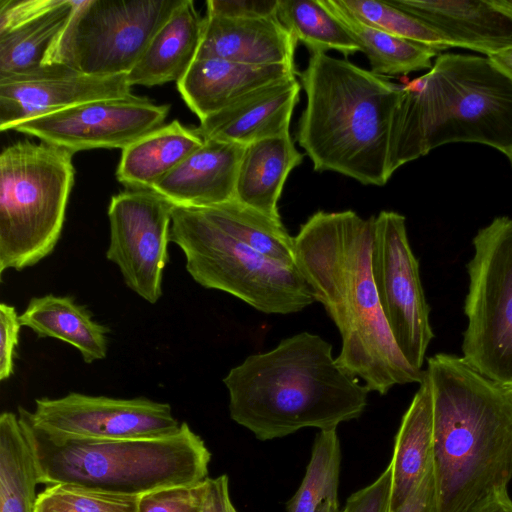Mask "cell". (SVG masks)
Returning <instances> with one entry per match:
<instances>
[{
	"mask_svg": "<svg viewBox=\"0 0 512 512\" xmlns=\"http://www.w3.org/2000/svg\"><path fill=\"white\" fill-rule=\"evenodd\" d=\"M373 216L352 210L317 211L294 236L295 263L336 325L342 347L337 364L385 395L393 386L420 383L388 327L372 275Z\"/></svg>",
	"mask_w": 512,
	"mask_h": 512,
	"instance_id": "1",
	"label": "cell"
},
{
	"mask_svg": "<svg viewBox=\"0 0 512 512\" xmlns=\"http://www.w3.org/2000/svg\"><path fill=\"white\" fill-rule=\"evenodd\" d=\"M223 383L231 419L260 441L309 427L337 429L362 415L369 393L337 364L332 345L309 332L248 356Z\"/></svg>",
	"mask_w": 512,
	"mask_h": 512,
	"instance_id": "3",
	"label": "cell"
},
{
	"mask_svg": "<svg viewBox=\"0 0 512 512\" xmlns=\"http://www.w3.org/2000/svg\"><path fill=\"white\" fill-rule=\"evenodd\" d=\"M170 106L145 97L79 104L13 125L9 130L39 138L73 153L95 148L125 149L160 128Z\"/></svg>",
	"mask_w": 512,
	"mask_h": 512,
	"instance_id": "14",
	"label": "cell"
},
{
	"mask_svg": "<svg viewBox=\"0 0 512 512\" xmlns=\"http://www.w3.org/2000/svg\"><path fill=\"white\" fill-rule=\"evenodd\" d=\"M341 446L337 429L320 430L302 483L287 503L288 512H316L324 502L338 504Z\"/></svg>",
	"mask_w": 512,
	"mask_h": 512,
	"instance_id": "31",
	"label": "cell"
},
{
	"mask_svg": "<svg viewBox=\"0 0 512 512\" xmlns=\"http://www.w3.org/2000/svg\"><path fill=\"white\" fill-rule=\"evenodd\" d=\"M322 2L358 43L374 74L391 77L431 69L432 59L439 52L436 49L367 25L339 6L336 0Z\"/></svg>",
	"mask_w": 512,
	"mask_h": 512,
	"instance_id": "27",
	"label": "cell"
},
{
	"mask_svg": "<svg viewBox=\"0 0 512 512\" xmlns=\"http://www.w3.org/2000/svg\"><path fill=\"white\" fill-rule=\"evenodd\" d=\"M78 4L61 0L55 8L0 34V78L27 76L45 67Z\"/></svg>",
	"mask_w": 512,
	"mask_h": 512,
	"instance_id": "26",
	"label": "cell"
},
{
	"mask_svg": "<svg viewBox=\"0 0 512 512\" xmlns=\"http://www.w3.org/2000/svg\"><path fill=\"white\" fill-rule=\"evenodd\" d=\"M470 512H512V500L507 489L495 492Z\"/></svg>",
	"mask_w": 512,
	"mask_h": 512,
	"instance_id": "41",
	"label": "cell"
},
{
	"mask_svg": "<svg viewBox=\"0 0 512 512\" xmlns=\"http://www.w3.org/2000/svg\"><path fill=\"white\" fill-rule=\"evenodd\" d=\"M289 134L245 146L235 199L271 218L280 219L278 201L289 173L303 161Z\"/></svg>",
	"mask_w": 512,
	"mask_h": 512,
	"instance_id": "22",
	"label": "cell"
},
{
	"mask_svg": "<svg viewBox=\"0 0 512 512\" xmlns=\"http://www.w3.org/2000/svg\"><path fill=\"white\" fill-rule=\"evenodd\" d=\"M170 242L204 288L231 294L266 314H292L315 302L297 267L280 264L235 239L200 208L172 207Z\"/></svg>",
	"mask_w": 512,
	"mask_h": 512,
	"instance_id": "8",
	"label": "cell"
},
{
	"mask_svg": "<svg viewBox=\"0 0 512 512\" xmlns=\"http://www.w3.org/2000/svg\"><path fill=\"white\" fill-rule=\"evenodd\" d=\"M218 227L255 251L288 267H296L294 237L281 219L271 218L236 199L200 208Z\"/></svg>",
	"mask_w": 512,
	"mask_h": 512,
	"instance_id": "29",
	"label": "cell"
},
{
	"mask_svg": "<svg viewBox=\"0 0 512 512\" xmlns=\"http://www.w3.org/2000/svg\"><path fill=\"white\" fill-rule=\"evenodd\" d=\"M300 78L306 106L296 141L314 170L385 185L391 177L389 134L401 84L326 53L310 54Z\"/></svg>",
	"mask_w": 512,
	"mask_h": 512,
	"instance_id": "5",
	"label": "cell"
},
{
	"mask_svg": "<svg viewBox=\"0 0 512 512\" xmlns=\"http://www.w3.org/2000/svg\"><path fill=\"white\" fill-rule=\"evenodd\" d=\"M203 141L196 128L173 120L122 150L116 178L127 189H152Z\"/></svg>",
	"mask_w": 512,
	"mask_h": 512,
	"instance_id": "24",
	"label": "cell"
},
{
	"mask_svg": "<svg viewBox=\"0 0 512 512\" xmlns=\"http://www.w3.org/2000/svg\"><path fill=\"white\" fill-rule=\"evenodd\" d=\"M172 207L152 189H126L108 206L106 258L118 266L127 287L151 304L162 295Z\"/></svg>",
	"mask_w": 512,
	"mask_h": 512,
	"instance_id": "12",
	"label": "cell"
},
{
	"mask_svg": "<svg viewBox=\"0 0 512 512\" xmlns=\"http://www.w3.org/2000/svg\"><path fill=\"white\" fill-rule=\"evenodd\" d=\"M39 484L18 416L0 415V512H34Z\"/></svg>",
	"mask_w": 512,
	"mask_h": 512,
	"instance_id": "28",
	"label": "cell"
},
{
	"mask_svg": "<svg viewBox=\"0 0 512 512\" xmlns=\"http://www.w3.org/2000/svg\"><path fill=\"white\" fill-rule=\"evenodd\" d=\"M358 20L394 36L442 51L451 48L435 29L388 0H336Z\"/></svg>",
	"mask_w": 512,
	"mask_h": 512,
	"instance_id": "32",
	"label": "cell"
},
{
	"mask_svg": "<svg viewBox=\"0 0 512 512\" xmlns=\"http://www.w3.org/2000/svg\"><path fill=\"white\" fill-rule=\"evenodd\" d=\"M140 498L58 483L37 495L34 512H138Z\"/></svg>",
	"mask_w": 512,
	"mask_h": 512,
	"instance_id": "33",
	"label": "cell"
},
{
	"mask_svg": "<svg viewBox=\"0 0 512 512\" xmlns=\"http://www.w3.org/2000/svg\"><path fill=\"white\" fill-rule=\"evenodd\" d=\"M372 275L382 312L407 362L422 371L434 337L419 262L407 236L405 217L394 211L373 216Z\"/></svg>",
	"mask_w": 512,
	"mask_h": 512,
	"instance_id": "11",
	"label": "cell"
},
{
	"mask_svg": "<svg viewBox=\"0 0 512 512\" xmlns=\"http://www.w3.org/2000/svg\"><path fill=\"white\" fill-rule=\"evenodd\" d=\"M339 506L334 505L330 502L322 503L316 510V512H339Z\"/></svg>",
	"mask_w": 512,
	"mask_h": 512,
	"instance_id": "43",
	"label": "cell"
},
{
	"mask_svg": "<svg viewBox=\"0 0 512 512\" xmlns=\"http://www.w3.org/2000/svg\"><path fill=\"white\" fill-rule=\"evenodd\" d=\"M439 512H470L512 480V390L464 358L427 359Z\"/></svg>",
	"mask_w": 512,
	"mask_h": 512,
	"instance_id": "2",
	"label": "cell"
},
{
	"mask_svg": "<svg viewBox=\"0 0 512 512\" xmlns=\"http://www.w3.org/2000/svg\"><path fill=\"white\" fill-rule=\"evenodd\" d=\"M19 321L40 338H55L72 345L87 364L107 356L109 328L94 321L86 307L70 296L34 297L19 315Z\"/></svg>",
	"mask_w": 512,
	"mask_h": 512,
	"instance_id": "25",
	"label": "cell"
},
{
	"mask_svg": "<svg viewBox=\"0 0 512 512\" xmlns=\"http://www.w3.org/2000/svg\"><path fill=\"white\" fill-rule=\"evenodd\" d=\"M300 89L301 85L296 77L261 87L200 120L196 130L203 139L244 146L289 134Z\"/></svg>",
	"mask_w": 512,
	"mask_h": 512,
	"instance_id": "17",
	"label": "cell"
},
{
	"mask_svg": "<svg viewBox=\"0 0 512 512\" xmlns=\"http://www.w3.org/2000/svg\"><path fill=\"white\" fill-rule=\"evenodd\" d=\"M492 64L512 81V47L487 56Z\"/></svg>",
	"mask_w": 512,
	"mask_h": 512,
	"instance_id": "42",
	"label": "cell"
},
{
	"mask_svg": "<svg viewBox=\"0 0 512 512\" xmlns=\"http://www.w3.org/2000/svg\"><path fill=\"white\" fill-rule=\"evenodd\" d=\"M203 19L194 1L183 0L155 33L127 75L131 87H151L181 80L196 59Z\"/></svg>",
	"mask_w": 512,
	"mask_h": 512,
	"instance_id": "21",
	"label": "cell"
},
{
	"mask_svg": "<svg viewBox=\"0 0 512 512\" xmlns=\"http://www.w3.org/2000/svg\"><path fill=\"white\" fill-rule=\"evenodd\" d=\"M61 3V0H0V34L39 16Z\"/></svg>",
	"mask_w": 512,
	"mask_h": 512,
	"instance_id": "38",
	"label": "cell"
},
{
	"mask_svg": "<svg viewBox=\"0 0 512 512\" xmlns=\"http://www.w3.org/2000/svg\"><path fill=\"white\" fill-rule=\"evenodd\" d=\"M506 156H507V158L509 159L510 164H511V166H512V151H511L508 155H506Z\"/></svg>",
	"mask_w": 512,
	"mask_h": 512,
	"instance_id": "45",
	"label": "cell"
},
{
	"mask_svg": "<svg viewBox=\"0 0 512 512\" xmlns=\"http://www.w3.org/2000/svg\"><path fill=\"white\" fill-rule=\"evenodd\" d=\"M21 323L15 307L0 305V380L9 379L14 373V358L19 341Z\"/></svg>",
	"mask_w": 512,
	"mask_h": 512,
	"instance_id": "36",
	"label": "cell"
},
{
	"mask_svg": "<svg viewBox=\"0 0 512 512\" xmlns=\"http://www.w3.org/2000/svg\"><path fill=\"white\" fill-rule=\"evenodd\" d=\"M132 95L127 75L90 76L48 65L31 75L0 78V130L79 104Z\"/></svg>",
	"mask_w": 512,
	"mask_h": 512,
	"instance_id": "15",
	"label": "cell"
},
{
	"mask_svg": "<svg viewBox=\"0 0 512 512\" xmlns=\"http://www.w3.org/2000/svg\"><path fill=\"white\" fill-rule=\"evenodd\" d=\"M401 80L389 134L390 176L448 143L512 151V81L487 56L441 54L426 74Z\"/></svg>",
	"mask_w": 512,
	"mask_h": 512,
	"instance_id": "4",
	"label": "cell"
},
{
	"mask_svg": "<svg viewBox=\"0 0 512 512\" xmlns=\"http://www.w3.org/2000/svg\"><path fill=\"white\" fill-rule=\"evenodd\" d=\"M183 0H78L45 66L79 73L128 75L159 28Z\"/></svg>",
	"mask_w": 512,
	"mask_h": 512,
	"instance_id": "10",
	"label": "cell"
},
{
	"mask_svg": "<svg viewBox=\"0 0 512 512\" xmlns=\"http://www.w3.org/2000/svg\"><path fill=\"white\" fill-rule=\"evenodd\" d=\"M208 15L231 19H257L276 15L278 0H208Z\"/></svg>",
	"mask_w": 512,
	"mask_h": 512,
	"instance_id": "37",
	"label": "cell"
},
{
	"mask_svg": "<svg viewBox=\"0 0 512 512\" xmlns=\"http://www.w3.org/2000/svg\"><path fill=\"white\" fill-rule=\"evenodd\" d=\"M39 483L141 497L208 478L211 453L187 423L169 436L97 440L51 434L18 411Z\"/></svg>",
	"mask_w": 512,
	"mask_h": 512,
	"instance_id": "6",
	"label": "cell"
},
{
	"mask_svg": "<svg viewBox=\"0 0 512 512\" xmlns=\"http://www.w3.org/2000/svg\"><path fill=\"white\" fill-rule=\"evenodd\" d=\"M433 453V406L428 376L404 413L394 441L391 512L399 508L422 481Z\"/></svg>",
	"mask_w": 512,
	"mask_h": 512,
	"instance_id": "23",
	"label": "cell"
},
{
	"mask_svg": "<svg viewBox=\"0 0 512 512\" xmlns=\"http://www.w3.org/2000/svg\"><path fill=\"white\" fill-rule=\"evenodd\" d=\"M19 412L45 432L86 439L119 440L169 436L180 430L167 403L147 398L119 399L71 392L35 400V410Z\"/></svg>",
	"mask_w": 512,
	"mask_h": 512,
	"instance_id": "13",
	"label": "cell"
},
{
	"mask_svg": "<svg viewBox=\"0 0 512 512\" xmlns=\"http://www.w3.org/2000/svg\"><path fill=\"white\" fill-rule=\"evenodd\" d=\"M203 140L199 148L152 187L174 206L205 208L235 199L245 146Z\"/></svg>",
	"mask_w": 512,
	"mask_h": 512,
	"instance_id": "18",
	"label": "cell"
},
{
	"mask_svg": "<svg viewBox=\"0 0 512 512\" xmlns=\"http://www.w3.org/2000/svg\"><path fill=\"white\" fill-rule=\"evenodd\" d=\"M289 65L254 66L222 59H195L177 82L178 91L199 120L261 87L296 77Z\"/></svg>",
	"mask_w": 512,
	"mask_h": 512,
	"instance_id": "20",
	"label": "cell"
},
{
	"mask_svg": "<svg viewBox=\"0 0 512 512\" xmlns=\"http://www.w3.org/2000/svg\"><path fill=\"white\" fill-rule=\"evenodd\" d=\"M229 512H237L236 508L234 507V505L232 503L229 506Z\"/></svg>",
	"mask_w": 512,
	"mask_h": 512,
	"instance_id": "44",
	"label": "cell"
},
{
	"mask_svg": "<svg viewBox=\"0 0 512 512\" xmlns=\"http://www.w3.org/2000/svg\"><path fill=\"white\" fill-rule=\"evenodd\" d=\"M297 40L276 15L231 19L208 15L196 59L215 58L254 66L295 67Z\"/></svg>",
	"mask_w": 512,
	"mask_h": 512,
	"instance_id": "19",
	"label": "cell"
},
{
	"mask_svg": "<svg viewBox=\"0 0 512 512\" xmlns=\"http://www.w3.org/2000/svg\"><path fill=\"white\" fill-rule=\"evenodd\" d=\"M393 512H439L433 460L414 492Z\"/></svg>",
	"mask_w": 512,
	"mask_h": 512,
	"instance_id": "39",
	"label": "cell"
},
{
	"mask_svg": "<svg viewBox=\"0 0 512 512\" xmlns=\"http://www.w3.org/2000/svg\"><path fill=\"white\" fill-rule=\"evenodd\" d=\"M276 16L310 54L337 51L345 57L361 48L322 0H278Z\"/></svg>",
	"mask_w": 512,
	"mask_h": 512,
	"instance_id": "30",
	"label": "cell"
},
{
	"mask_svg": "<svg viewBox=\"0 0 512 512\" xmlns=\"http://www.w3.org/2000/svg\"><path fill=\"white\" fill-rule=\"evenodd\" d=\"M464 312L462 357L485 377L512 390V218L478 230Z\"/></svg>",
	"mask_w": 512,
	"mask_h": 512,
	"instance_id": "9",
	"label": "cell"
},
{
	"mask_svg": "<svg viewBox=\"0 0 512 512\" xmlns=\"http://www.w3.org/2000/svg\"><path fill=\"white\" fill-rule=\"evenodd\" d=\"M73 152L15 142L0 154V275L33 266L54 250L74 183Z\"/></svg>",
	"mask_w": 512,
	"mask_h": 512,
	"instance_id": "7",
	"label": "cell"
},
{
	"mask_svg": "<svg viewBox=\"0 0 512 512\" xmlns=\"http://www.w3.org/2000/svg\"><path fill=\"white\" fill-rule=\"evenodd\" d=\"M427 23L450 47L489 56L512 47V0H388Z\"/></svg>",
	"mask_w": 512,
	"mask_h": 512,
	"instance_id": "16",
	"label": "cell"
},
{
	"mask_svg": "<svg viewBox=\"0 0 512 512\" xmlns=\"http://www.w3.org/2000/svg\"><path fill=\"white\" fill-rule=\"evenodd\" d=\"M231 503L227 475L208 478V490L200 512H229Z\"/></svg>",
	"mask_w": 512,
	"mask_h": 512,
	"instance_id": "40",
	"label": "cell"
},
{
	"mask_svg": "<svg viewBox=\"0 0 512 512\" xmlns=\"http://www.w3.org/2000/svg\"><path fill=\"white\" fill-rule=\"evenodd\" d=\"M208 478L194 485L161 489L141 496L138 512H200Z\"/></svg>",
	"mask_w": 512,
	"mask_h": 512,
	"instance_id": "34",
	"label": "cell"
},
{
	"mask_svg": "<svg viewBox=\"0 0 512 512\" xmlns=\"http://www.w3.org/2000/svg\"><path fill=\"white\" fill-rule=\"evenodd\" d=\"M392 467L385 470L368 486L353 493L339 512H391Z\"/></svg>",
	"mask_w": 512,
	"mask_h": 512,
	"instance_id": "35",
	"label": "cell"
}]
</instances>
